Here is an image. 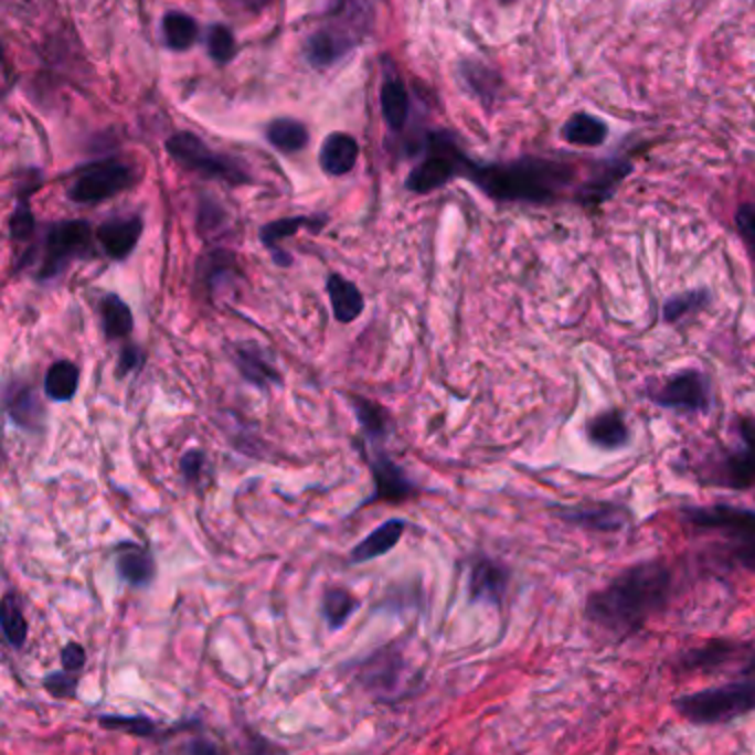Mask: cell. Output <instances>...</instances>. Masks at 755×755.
<instances>
[{
	"instance_id": "13",
	"label": "cell",
	"mask_w": 755,
	"mask_h": 755,
	"mask_svg": "<svg viewBox=\"0 0 755 755\" xmlns=\"http://www.w3.org/2000/svg\"><path fill=\"white\" fill-rule=\"evenodd\" d=\"M371 475H373V486L375 492L369 497V503L373 501H389L397 503L415 492L413 481L404 475V470L386 455L378 444H373V453L369 457Z\"/></svg>"
},
{
	"instance_id": "9",
	"label": "cell",
	"mask_w": 755,
	"mask_h": 755,
	"mask_svg": "<svg viewBox=\"0 0 755 755\" xmlns=\"http://www.w3.org/2000/svg\"><path fill=\"white\" fill-rule=\"evenodd\" d=\"M647 397L662 408L680 413H702L711 404V386L709 378L702 371L684 369L671 373L660 384L649 386Z\"/></svg>"
},
{
	"instance_id": "7",
	"label": "cell",
	"mask_w": 755,
	"mask_h": 755,
	"mask_svg": "<svg viewBox=\"0 0 755 755\" xmlns=\"http://www.w3.org/2000/svg\"><path fill=\"white\" fill-rule=\"evenodd\" d=\"M137 181V170L119 159H104L86 166L68 188V196L75 203H99Z\"/></svg>"
},
{
	"instance_id": "16",
	"label": "cell",
	"mask_w": 755,
	"mask_h": 755,
	"mask_svg": "<svg viewBox=\"0 0 755 755\" xmlns=\"http://www.w3.org/2000/svg\"><path fill=\"white\" fill-rule=\"evenodd\" d=\"M234 364L245 382L256 389H269L272 384H280L278 369L269 362L267 353L258 349L256 342H238L234 344Z\"/></svg>"
},
{
	"instance_id": "5",
	"label": "cell",
	"mask_w": 755,
	"mask_h": 755,
	"mask_svg": "<svg viewBox=\"0 0 755 755\" xmlns=\"http://www.w3.org/2000/svg\"><path fill=\"white\" fill-rule=\"evenodd\" d=\"M166 150L177 163H181L183 168L192 172H199L201 177L221 179V181H227L230 185L249 181V174L243 170V166L236 159L214 152L203 139H199L192 132H174L166 141Z\"/></svg>"
},
{
	"instance_id": "24",
	"label": "cell",
	"mask_w": 755,
	"mask_h": 755,
	"mask_svg": "<svg viewBox=\"0 0 755 755\" xmlns=\"http://www.w3.org/2000/svg\"><path fill=\"white\" fill-rule=\"evenodd\" d=\"M358 607H360V600L347 587L331 585L322 592L320 616L331 631L344 627Z\"/></svg>"
},
{
	"instance_id": "44",
	"label": "cell",
	"mask_w": 755,
	"mask_h": 755,
	"mask_svg": "<svg viewBox=\"0 0 755 755\" xmlns=\"http://www.w3.org/2000/svg\"><path fill=\"white\" fill-rule=\"evenodd\" d=\"M243 4H247L249 9H254V11H258L260 7H265L267 4V0H241Z\"/></svg>"
},
{
	"instance_id": "6",
	"label": "cell",
	"mask_w": 755,
	"mask_h": 755,
	"mask_svg": "<svg viewBox=\"0 0 755 755\" xmlns=\"http://www.w3.org/2000/svg\"><path fill=\"white\" fill-rule=\"evenodd\" d=\"M755 660V645L733 638H713L680 653L678 669L687 673L733 676Z\"/></svg>"
},
{
	"instance_id": "2",
	"label": "cell",
	"mask_w": 755,
	"mask_h": 755,
	"mask_svg": "<svg viewBox=\"0 0 755 755\" xmlns=\"http://www.w3.org/2000/svg\"><path fill=\"white\" fill-rule=\"evenodd\" d=\"M461 177L497 201L547 203L572 181V170L565 163L534 157L512 163H472L464 157Z\"/></svg>"
},
{
	"instance_id": "35",
	"label": "cell",
	"mask_w": 755,
	"mask_h": 755,
	"mask_svg": "<svg viewBox=\"0 0 755 755\" xmlns=\"http://www.w3.org/2000/svg\"><path fill=\"white\" fill-rule=\"evenodd\" d=\"M33 391L29 386H15L9 393V413L13 417V422H18L20 426H35V415L33 411H38V404L33 400Z\"/></svg>"
},
{
	"instance_id": "15",
	"label": "cell",
	"mask_w": 755,
	"mask_h": 755,
	"mask_svg": "<svg viewBox=\"0 0 755 755\" xmlns=\"http://www.w3.org/2000/svg\"><path fill=\"white\" fill-rule=\"evenodd\" d=\"M327 223V216H309V214H298V216H283L278 221H272V223H265L258 232L260 236V243L269 249L272 258L276 265L280 267H287L291 263L289 254L278 245L280 241L294 236L300 227H307L311 232H318L322 225Z\"/></svg>"
},
{
	"instance_id": "1",
	"label": "cell",
	"mask_w": 755,
	"mask_h": 755,
	"mask_svg": "<svg viewBox=\"0 0 755 755\" xmlns=\"http://www.w3.org/2000/svg\"><path fill=\"white\" fill-rule=\"evenodd\" d=\"M671 594V570L660 561H642L625 567L605 587L592 592L585 603L587 623L620 642L638 634L660 614Z\"/></svg>"
},
{
	"instance_id": "41",
	"label": "cell",
	"mask_w": 755,
	"mask_h": 755,
	"mask_svg": "<svg viewBox=\"0 0 755 755\" xmlns=\"http://www.w3.org/2000/svg\"><path fill=\"white\" fill-rule=\"evenodd\" d=\"M185 755H227L225 746L210 737H192L185 746Z\"/></svg>"
},
{
	"instance_id": "10",
	"label": "cell",
	"mask_w": 755,
	"mask_h": 755,
	"mask_svg": "<svg viewBox=\"0 0 755 755\" xmlns=\"http://www.w3.org/2000/svg\"><path fill=\"white\" fill-rule=\"evenodd\" d=\"M464 155L446 139L433 143L428 155L408 172L406 190L426 194L446 185L453 177H461Z\"/></svg>"
},
{
	"instance_id": "43",
	"label": "cell",
	"mask_w": 755,
	"mask_h": 755,
	"mask_svg": "<svg viewBox=\"0 0 755 755\" xmlns=\"http://www.w3.org/2000/svg\"><path fill=\"white\" fill-rule=\"evenodd\" d=\"M141 364H143V353H141L137 347L128 344V347H124V349H121V353H119V366H117V373H119V375H126V373H130V371L139 369Z\"/></svg>"
},
{
	"instance_id": "25",
	"label": "cell",
	"mask_w": 755,
	"mask_h": 755,
	"mask_svg": "<svg viewBox=\"0 0 755 755\" xmlns=\"http://www.w3.org/2000/svg\"><path fill=\"white\" fill-rule=\"evenodd\" d=\"M351 406L355 411V417L364 430V435L373 442V444H380L389 437L391 433V417L386 415V411L378 404V402H371L362 395H353L351 400Z\"/></svg>"
},
{
	"instance_id": "8",
	"label": "cell",
	"mask_w": 755,
	"mask_h": 755,
	"mask_svg": "<svg viewBox=\"0 0 755 755\" xmlns=\"http://www.w3.org/2000/svg\"><path fill=\"white\" fill-rule=\"evenodd\" d=\"M740 444L726 453L709 468L706 481L724 488H753L755 486V419L740 417L737 422Z\"/></svg>"
},
{
	"instance_id": "11",
	"label": "cell",
	"mask_w": 755,
	"mask_h": 755,
	"mask_svg": "<svg viewBox=\"0 0 755 755\" xmlns=\"http://www.w3.org/2000/svg\"><path fill=\"white\" fill-rule=\"evenodd\" d=\"M91 225L86 221H62L49 230L44 263L40 278H51L64 269V265L91 247Z\"/></svg>"
},
{
	"instance_id": "29",
	"label": "cell",
	"mask_w": 755,
	"mask_h": 755,
	"mask_svg": "<svg viewBox=\"0 0 755 755\" xmlns=\"http://www.w3.org/2000/svg\"><path fill=\"white\" fill-rule=\"evenodd\" d=\"M380 104L386 124L393 130H402L408 119V93L404 84L397 79L384 82V86L380 88Z\"/></svg>"
},
{
	"instance_id": "38",
	"label": "cell",
	"mask_w": 755,
	"mask_h": 755,
	"mask_svg": "<svg viewBox=\"0 0 755 755\" xmlns=\"http://www.w3.org/2000/svg\"><path fill=\"white\" fill-rule=\"evenodd\" d=\"M735 225L740 230V236L755 258V203H742L735 212Z\"/></svg>"
},
{
	"instance_id": "3",
	"label": "cell",
	"mask_w": 755,
	"mask_h": 755,
	"mask_svg": "<svg viewBox=\"0 0 755 755\" xmlns=\"http://www.w3.org/2000/svg\"><path fill=\"white\" fill-rule=\"evenodd\" d=\"M680 717L691 724L713 726L726 724L755 711V660L737 673L729 676L726 682L713 684L700 691L682 693L671 700Z\"/></svg>"
},
{
	"instance_id": "37",
	"label": "cell",
	"mask_w": 755,
	"mask_h": 755,
	"mask_svg": "<svg viewBox=\"0 0 755 755\" xmlns=\"http://www.w3.org/2000/svg\"><path fill=\"white\" fill-rule=\"evenodd\" d=\"M42 687L46 693H51L57 700H68L75 698L77 693V673H68V671H53L49 676H44Z\"/></svg>"
},
{
	"instance_id": "40",
	"label": "cell",
	"mask_w": 755,
	"mask_h": 755,
	"mask_svg": "<svg viewBox=\"0 0 755 755\" xmlns=\"http://www.w3.org/2000/svg\"><path fill=\"white\" fill-rule=\"evenodd\" d=\"M60 664H62V669L68 671V673H79V671L84 669V664H86V651H84V647H82L79 642H75V640L66 642V645L62 647V651H60Z\"/></svg>"
},
{
	"instance_id": "18",
	"label": "cell",
	"mask_w": 755,
	"mask_h": 755,
	"mask_svg": "<svg viewBox=\"0 0 755 755\" xmlns=\"http://www.w3.org/2000/svg\"><path fill=\"white\" fill-rule=\"evenodd\" d=\"M143 230L141 216H124V219H110L97 227V241L102 243L104 252L110 258H126Z\"/></svg>"
},
{
	"instance_id": "32",
	"label": "cell",
	"mask_w": 755,
	"mask_h": 755,
	"mask_svg": "<svg viewBox=\"0 0 755 755\" xmlns=\"http://www.w3.org/2000/svg\"><path fill=\"white\" fill-rule=\"evenodd\" d=\"M265 137L272 146H276L278 150L283 152H298L305 148L307 143V128L296 121V119H287V117H280V119H274L267 130H265Z\"/></svg>"
},
{
	"instance_id": "23",
	"label": "cell",
	"mask_w": 755,
	"mask_h": 755,
	"mask_svg": "<svg viewBox=\"0 0 755 755\" xmlns=\"http://www.w3.org/2000/svg\"><path fill=\"white\" fill-rule=\"evenodd\" d=\"M117 572L128 585L143 587L155 578L152 554L139 545H124L117 554Z\"/></svg>"
},
{
	"instance_id": "31",
	"label": "cell",
	"mask_w": 755,
	"mask_h": 755,
	"mask_svg": "<svg viewBox=\"0 0 755 755\" xmlns=\"http://www.w3.org/2000/svg\"><path fill=\"white\" fill-rule=\"evenodd\" d=\"M0 629H2L4 640L15 649H20L26 642L29 625L13 594H4L0 600Z\"/></svg>"
},
{
	"instance_id": "19",
	"label": "cell",
	"mask_w": 755,
	"mask_h": 755,
	"mask_svg": "<svg viewBox=\"0 0 755 755\" xmlns=\"http://www.w3.org/2000/svg\"><path fill=\"white\" fill-rule=\"evenodd\" d=\"M406 530V521L404 519H389L382 525H378L375 530H371L358 545H353V550L349 552V561L351 563H366L371 559H378L382 554H386L389 550H393L397 545V541L402 539Z\"/></svg>"
},
{
	"instance_id": "4",
	"label": "cell",
	"mask_w": 755,
	"mask_h": 755,
	"mask_svg": "<svg viewBox=\"0 0 755 755\" xmlns=\"http://www.w3.org/2000/svg\"><path fill=\"white\" fill-rule=\"evenodd\" d=\"M687 525L722 536L731 559L755 572V510L742 506H687L680 510Z\"/></svg>"
},
{
	"instance_id": "21",
	"label": "cell",
	"mask_w": 755,
	"mask_h": 755,
	"mask_svg": "<svg viewBox=\"0 0 755 755\" xmlns=\"http://www.w3.org/2000/svg\"><path fill=\"white\" fill-rule=\"evenodd\" d=\"M327 294H329V302L333 309V318L342 325L353 322L364 309V298L360 289L340 274L327 276Z\"/></svg>"
},
{
	"instance_id": "20",
	"label": "cell",
	"mask_w": 755,
	"mask_h": 755,
	"mask_svg": "<svg viewBox=\"0 0 755 755\" xmlns=\"http://www.w3.org/2000/svg\"><path fill=\"white\" fill-rule=\"evenodd\" d=\"M360 148L347 132H331L320 146V168L331 177H342L353 170Z\"/></svg>"
},
{
	"instance_id": "42",
	"label": "cell",
	"mask_w": 755,
	"mask_h": 755,
	"mask_svg": "<svg viewBox=\"0 0 755 755\" xmlns=\"http://www.w3.org/2000/svg\"><path fill=\"white\" fill-rule=\"evenodd\" d=\"M203 453L201 450H188L183 457H181V461H179V466H181V475L188 479V481H196L199 479V475H201V470H203Z\"/></svg>"
},
{
	"instance_id": "22",
	"label": "cell",
	"mask_w": 755,
	"mask_h": 755,
	"mask_svg": "<svg viewBox=\"0 0 755 755\" xmlns=\"http://www.w3.org/2000/svg\"><path fill=\"white\" fill-rule=\"evenodd\" d=\"M587 437L594 446L614 450L629 442V428L625 424L623 413L616 408H609V411L594 415L587 422Z\"/></svg>"
},
{
	"instance_id": "34",
	"label": "cell",
	"mask_w": 755,
	"mask_h": 755,
	"mask_svg": "<svg viewBox=\"0 0 755 755\" xmlns=\"http://www.w3.org/2000/svg\"><path fill=\"white\" fill-rule=\"evenodd\" d=\"M709 300V294L706 289H693V291H684V294H678V296H671L664 307H662V318L667 322H678L682 320L684 316L698 311L704 307V302Z\"/></svg>"
},
{
	"instance_id": "27",
	"label": "cell",
	"mask_w": 755,
	"mask_h": 755,
	"mask_svg": "<svg viewBox=\"0 0 755 755\" xmlns=\"http://www.w3.org/2000/svg\"><path fill=\"white\" fill-rule=\"evenodd\" d=\"M563 139L574 146H598L607 137V126L587 113L572 115L563 126Z\"/></svg>"
},
{
	"instance_id": "36",
	"label": "cell",
	"mask_w": 755,
	"mask_h": 755,
	"mask_svg": "<svg viewBox=\"0 0 755 755\" xmlns=\"http://www.w3.org/2000/svg\"><path fill=\"white\" fill-rule=\"evenodd\" d=\"M208 51L219 64L230 62L236 55V40L225 24H214L208 31Z\"/></svg>"
},
{
	"instance_id": "33",
	"label": "cell",
	"mask_w": 755,
	"mask_h": 755,
	"mask_svg": "<svg viewBox=\"0 0 755 755\" xmlns=\"http://www.w3.org/2000/svg\"><path fill=\"white\" fill-rule=\"evenodd\" d=\"M99 726L110 729V731H121L135 737H155L159 735V724L152 717L146 715H119V713H108L99 715Z\"/></svg>"
},
{
	"instance_id": "12",
	"label": "cell",
	"mask_w": 755,
	"mask_h": 755,
	"mask_svg": "<svg viewBox=\"0 0 755 755\" xmlns=\"http://www.w3.org/2000/svg\"><path fill=\"white\" fill-rule=\"evenodd\" d=\"M402 673H404V658L400 649L395 647H386V649L371 653L369 658L360 660L355 669L360 684L369 691H375L378 695L393 693L400 684Z\"/></svg>"
},
{
	"instance_id": "26",
	"label": "cell",
	"mask_w": 755,
	"mask_h": 755,
	"mask_svg": "<svg viewBox=\"0 0 755 755\" xmlns=\"http://www.w3.org/2000/svg\"><path fill=\"white\" fill-rule=\"evenodd\" d=\"M79 384V371L68 360H57L49 366L44 378V393L53 402H68Z\"/></svg>"
},
{
	"instance_id": "45",
	"label": "cell",
	"mask_w": 755,
	"mask_h": 755,
	"mask_svg": "<svg viewBox=\"0 0 755 755\" xmlns=\"http://www.w3.org/2000/svg\"><path fill=\"white\" fill-rule=\"evenodd\" d=\"M503 2H512V0H503Z\"/></svg>"
},
{
	"instance_id": "39",
	"label": "cell",
	"mask_w": 755,
	"mask_h": 755,
	"mask_svg": "<svg viewBox=\"0 0 755 755\" xmlns=\"http://www.w3.org/2000/svg\"><path fill=\"white\" fill-rule=\"evenodd\" d=\"M33 227H35V216H33L29 203H26V201H20V205L13 210L11 221H9L11 236L18 238V241H26V238H31Z\"/></svg>"
},
{
	"instance_id": "17",
	"label": "cell",
	"mask_w": 755,
	"mask_h": 755,
	"mask_svg": "<svg viewBox=\"0 0 755 755\" xmlns=\"http://www.w3.org/2000/svg\"><path fill=\"white\" fill-rule=\"evenodd\" d=\"M561 519L598 532H614L627 523V512L614 503H589V506H572L559 508Z\"/></svg>"
},
{
	"instance_id": "14",
	"label": "cell",
	"mask_w": 755,
	"mask_h": 755,
	"mask_svg": "<svg viewBox=\"0 0 755 755\" xmlns=\"http://www.w3.org/2000/svg\"><path fill=\"white\" fill-rule=\"evenodd\" d=\"M510 572L506 565L492 559H479L472 563L468 574V600L501 607L508 589Z\"/></svg>"
},
{
	"instance_id": "28",
	"label": "cell",
	"mask_w": 755,
	"mask_h": 755,
	"mask_svg": "<svg viewBox=\"0 0 755 755\" xmlns=\"http://www.w3.org/2000/svg\"><path fill=\"white\" fill-rule=\"evenodd\" d=\"M99 311H102L104 333L108 340L126 338L132 331V311L117 294H106L102 298Z\"/></svg>"
},
{
	"instance_id": "30",
	"label": "cell",
	"mask_w": 755,
	"mask_h": 755,
	"mask_svg": "<svg viewBox=\"0 0 755 755\" xmlns=\"http://www.w3.org/2000/svg\"><path fill=\"white\" fill-rule=\"evenodd\" d=\"M161 29H163L166 44L170 49H174V51L190 49L196 42V38H199V26H196L194 18H190L183 11H168L163 15Z\"/></svg>"
}]
</instances>
